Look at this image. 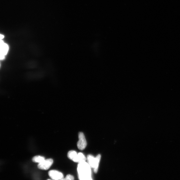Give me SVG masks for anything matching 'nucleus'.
<instances>
[{"label": "nucleus", "mask_w": 180, "mask_h": 180, "mask_svg": "<svg viewBox=\"0 0 180 180\" xmlns=\"http://www.w3.org/2000/svg\"><path fill=\"white\" fill-rule=\"evenodd\" d=\"M45 158L42 156L37 155L34 156L32 158V161L33 162L40 163L45 160Z\"/></svg>", "instance_id": "1a4fd4ad"}, {"label": "nucleus", "mask_w": 180, "mask_h": 180, "mask_svg": "<svg viewBox=\"0 0 180 180\" xmlns=\"http://www.w3.org/2000/svg\"><path fill=\"white\" fill-rule=\"evenodd\" d=\"M101 158V155H98L95 158V161L94 168V171L95 173H96L98 171L99 164Z\"/></svg>", "instance_id": "6e6552de"}, {"label": "nucleus", "mask_w": 180, "mask_h": 180, "mask_svg": "<svg viewBox=\"0 0 180 180\" xmlns=\"http://www.w3.org/2000/svg\"><path fill=\"white\" fill-rule=\"evenodd\" d=\"M4 36L0 34V40H2V39L4 38Z\"/></svg>", "instance_id": "4468645a"}, {"label": "nucleus", "mask_w": 180, "mask_h": 180, "mask_svg": "<svg viewBox=\"0 0 180 180\" xmlns=\"http://www.w3.org/2000/svg\"><path fill=\"white\" fill-rule=\"evenodd\" d=\"M61 180H74V176L70 174H68L64 178H63Z\"/></svg>", "instance_id": "9b49d317"}, {"label": "nucleus", "mask_w": 180, "mask_h": 180, "mask_svg": "<svg viewBox=\"0 0 180 180\" xmlns=\"http://www.w3.org/2000/svg\"><path fill=\"white\" fill-rule=\"evenodd\" d=\"M9 50V46L6 43H4L2 46L0 48V52L4 54V55L6 56Z\"/></svg>", "instance_id": "0eeeda50"}, {"label": "nucleus", "mask_w": 180, "mask_h": 180, "mask_svg": "<svg viewBox=\"0 0 180 180\" xmlns=\"http://www.w3.org/2000/svg\"><path fill=\"white\" fill-rule=\"evenodd\" d=\"M86 160V158L82 153H78L76 163L82 162L85 161Z\"/></svg>", "instance_id": "9d476101"}, {"label": "nucleus", "mask_w": 180, "mask_h": 180, "mask_svg": "<svg viewBox=\"0 0 180 180\" xmlns=\"http://www.w3.org/2000/svg\"><path fill=\"white\" fill-rule=\"evenodd\" d=\"M53 159L51 158L44 160L42 162L38 164V168L41 170H48L53 164Z\"/></svg>", "instance_id": "7ed1b4c3"}, {"label": "nucleus", "mask_w": 180, "mask_h": 180, "mask_svg": "<svg viewBox=\"0 0 180 180\" xmlns=\"http://www.w3.org/2000/svg\"><path fill=\"white\" fill-rule=\"evenodd\" d=\"M48 175L53 180H61L64 178L63 174L61 172L56 170L49 171Z\"/></svg>", "instance_id": "20e7f679"}, {"label": "nucleus", "mask_w": 180, "mask_h": 180, "mask_svg": "<svg viewBox=\"0 0 180 180\" xmlns=\"http://www.w3.org/2000/svg\"><path fill=\"white\" fill-rule=\"evenodd\" d=\"M91 167L85 161L79 163L77 171L80 180H83L91 177Z\"/></svg>", "instance_id": "f257e3e1"}, {"label": "nucleus", "mask_w": 180, "mask_h": 180, "mask_svg": "<svg viewBox=\"0 0 180 180\" xmlns=\"http://www.w3.org/2000/svg\"><path fill=\"white\" fill-rule=\"evenodd\" d=\"M83 180H93V179H92V177H90V178L86 179Z\"/></svg>", "instance_id": "2eb2a0df"}, {"label": "nucleus", "mask_w": 180, "mask_h": 180, "mask_svg": "<svg viewBox=\"0 0 180 180\" xmlns=\"http://www.w3.org/2000/svg\"><path fill=\"white\" fill-rule=\"evenodd\" d=\"M87 160L89 164L91 167L94 168L95 161V158L92 155H88L87 156Z\"/></svg>", "instance_id": "423d86ee"}, {"label": "nucleus", "mask_w": 180, "mask_h": 180, "mask_svg": "<svg viewBox=\"0 0 180 180\" xmlns=\"http://www.w3.org/2000/svg\"><path fill=\"white\" fill-rule=\"evenodd\" d=\"M1 67V62H0V67Z\"/></svg>", "instance_id": "dca6fc26"}, {"label": "nucleus", "mask_w": 180, "mask_h": 180, "mask_svg": "<svg viewBox=\"0 0 180 180\" xmlns=\"http://www.w3.org/2000/svg\"><path fill=\"white\" fill-rule=\"evenodd\" d=\"M79 140L77 143L78 148L80 150H84L87 145V142L85 135L82 132H80L79 134Z\"/></svg>", "instance_id": "f03ea898"}, {"label": "nucleus", "mask_w": 180, "mask_h": 180, "mask_svg": "<svg viewBox=\"0 0 180 180\" xmlns=\"http://www.w3.org/2000/svg\"><path fill=\"white\" fill-rule=\"evenodd\" d=\"M78 153L74 150H70L68 153V158L73 161L76 163Z\"/></svg>", "instance_id": "39448f33"}, {"label": "nucleus", "mask_w": 180, "mask_h": 180, "mask_svg": "<svg viewBox=\"0 0 180 180\" xmlns=\"http://www.w3.org/2000/svg\"><path fill=\"white\" fill-rule=\"evenodd\" d=\"M48 180H50V179H48Z\"/></svg>", "instance_id": "f3484780"}, {"label": "nucleus", "mask_w": 180, "mask_h": 180, "mask_svg": "<svg viewBox=\"0 0 180 180\" xmlns=\"http://www.w3.org/2000/svg\"><path fill=\"white\" fill-rule=\"evenodd\" d=\"M5 59V56L0 52V60H3Z\"/></svg>", "instance_id": "f8f14e48"}, {"label": "nucleus", "mask_w": 180, "mask_h": 180, "mask_svg": "<svg viewBox=\"0 0 180 180\" xmlns=\"http://www.w3.org/2000/svg\"><path fill=\"white\" fill-rule=\"evenodd\" d=\"M4 43V42L3 40H0V48H1V47L2 45H3Z\"/></svg>", "instance_id": "ddd939ff"}]
</instances>
